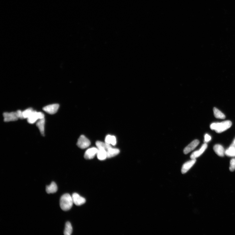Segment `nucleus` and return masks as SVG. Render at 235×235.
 I'll use <instances>...</instances> for the list:
<instances>
[{
  "label": "nucleus",
  "mask_w": 235,
  "mask_h": 235,
  "mask_svg": "<svg viewBox=\"0 0 235 235\" xmlns=\"http://www.w3.org/2000/svg\"><path fill=\"white\" fill-rule=\"evenodd\" d=\"M59 105L57 103L48 105L43 107V110L47 113L51 115L54 114L58 111Z\"/></svg>",
  "instance_id": "423d86ee"
},
{
  "label": "nucleus",
  "mask_w": 235,
  "mask_h": 235,
  "mask_svg": "<svg viewBox=\"0 0 235 235\" xmlns=\"http://www.w3.org/2000/svg\"><path fill=\"white\" fill-rule=\"evenodd\" d=\"M232 145H233V146H234V147H235V140H234L233 144Z\"/></svg>",
  "instance_id": "a878e982"
},
{
  "label": "nucleus",
  "mask_w": 235,
  "mask_h": 235,
  "mask_svg": "<svg viewBox=\"0 0 235 235\" xmlns=\"http://www.w3.org/2000/svg\"><path fill=\"white\" fill-rule=\"evenodd\" d=\"M204 138L205 141L206 142H208L210 141L211 139V138L210 136L207 134L205 135Z\"/></svg>",
  "instance_id": "393cba45"
},
{
  "label": "nucleus",
  "mask_w": 235,
  "mask_h": 235,
  "mask_svg": "<svg viewBox=\"0 0 235 235\" xmlns=\"http://www.w3.org/2000/svg\"><path fill=\"white\" fill-rule=\"evenodd\" d=\"M17 116L19 119H24L23 116V111H22L21 110H18L17 111Z\"/></svg>",
  "instance_id": "b1692460"
},
{
  "label": "nucleus",
  "mask_w": 235,
  "mask_h": 235,
  "mask_svg": "<svg viewBox=\"0 0 235 235\" xmlns=\"http://www.w3.org/2000/svg\"><path fill=\"white\" fill-rule=\"evenodd\" d=\"M45 118L38 120L37 122L36 126L38 128L41 135L45 136Z\"/></svg>",
  "instance_id": "f8f14e48"
},
{
  "label": "nucleus",
  "mask_w": 235,
  "mask_h": 235,
  "mask_svg": "<svg viewBox=\"0 0 235 235\" xmlns=\"http://www.w3.org/2000/svg\"><path fill=\"white\" fill-rule=\"evenodd\" d=\"M213 112L214 116L216 118L224 119L225 118V115L216 107H214Z\"/></svg>",
  "instance_id": "aec40b11"
},
{
  "label": "nucleus",
  "mask_w": 235,
  "mask_h": 235,
  "mask_svg": "<svg viewBox=\"0 0 235 235\" xmlns=\"http://www.w3.org/2000/svg\"><path fill=\"white\" fill-rule=\"evenodd\" d=\"M200 142L199 140H193L191 143L189 144L184 149V153L185 154H187L190 153V152L194 150L196 147L199 144Z\"/></svg>",
  "instance_id": "1a4fd4ad"
},
{
  "label": "nucleus",
  "mask_w": 235,
  "mask_h": 235,
  "mask_svg": "<svg viewBox=\"0 0 235 235\" xmlns=\"http://www.w3.org/2000/svg\"><path fill=\"white\" fill-rule=\"evenodd\" d=\"M73 204L77 206H80L84 204L86 202L85 198L83 197L77 193H73L72 196Z\"/></svg>",
  "instance_id": "0eeeda50"
},
{
  "label": "nucleus",
  "mask_w": 235,
  "mask_h": 235,
  "mask_svg": "<svg viewBox=\"0 0 235 235\" xmlns=\"http://www.w3.org/2000/svg\"><path fill=\"white\" fill-rule=\"evenodd\" d=\"M207 147V145L206 144H204L202 145L201 148L199 150L193 152L190 156V158L192 159H196L201 156L206 150Z\"/></svg>",
  "instance_id": "9b49d317"
},
{
  "label": "nucleus",
  "mask_w": 235,
  "mask_h": 235,
  "mask_svg": "<svg viewBox=\"0 0 235 235\" xmlns=\"http://www.w3.org/2000/svg\"><path fill=\"white\" fill-rule=\"evenodd\" d=\"M214 151L218 156L223 157L224 156L225 152L223 147L220 144H216L213 148Z\"/></svg>",
  "instance_id": "ddd939ff"
},
{
  "label": "nucleus",
  "mask_w": 235,
  "mask_h": 235,
  "mask_svg": "<svg viewBox=\"0 0 235 235\" xmlns=\"http://www.w3.org/2000/svg\"><path fill=\"white\" fill-rule=\"evenodd\" d=\"M97 158L99 160H103L107 158V151L103 149H98L97 154Z\"/></svg>",
  "instance_id": "a211bd4d"
},
{
  "label": "nucleus",
  "mask_w": 235,
  "mask_h": 235,
  "mask_svg": "<svg viewBox=\"0 0 235 235\" xmlns=\"http://www.w3.org/2000/svg\"><path fill=\"white\" fill-rule=\"evenodd\" d=\"M98 150V149L95 147H92L87 149L84 154L85 158L87 160H91L97 154Z\"/></svg>",
  "instance_id": "6e6552de"
},
{
  "label": "nucleus",
  "mask_w": 235,
  "mask_h": 235,
  "mask_svg": "<svg viewBox=\"0 0 235 235\" xmlns=\"http://www.w3.org/2000/svg\"><path fill=\"white\" fill-rule=\"evenodd\" d=\"M43 118H45V115L42 112L34 110L30 116L27 119L29 123L33 124L36 123L38 120Z\"/></svg>",
  "instance_id": "7ed1b4c3"
},
{
  "label": "nucleus",
  "mask_w": 235,
  "mask_h": 235,
  "mask_svg": "<svg viewBox=\"0 0 235 235\" xmlns=\"http://www.w3.org/2000/svg\"><path fill=\"white\" fill-rule=\"evenodd\" d=\"M73 204L72 196L67 193L63 195L60 200V206L61 208L64 211L69 210L73 206Z\"/></svg>",
  "instance_id": "f257e3e1"
},
{
  "label": "nucleus",
  "mask_w": 235,
  "mask_h": 235,
  "mask_svg": "<svg viewBox=\"0 0 235 235\" xmlns=\"http://www.w3.org/2000/svg\"><path fill=\"white\" fill-rule=\"evenodd\" d=\"M232 125V123L230 121H226L221 123H213L211 124L210 128L215 130L216 133H220L226 130Z\"/></svg>",
  "instance_id": "f03ea898"
},
{
  "label": "nucleus",
  "mask_w": 235,
  "mask_h": 235,
  "mask_svg": "<svg viewBox=\"0 0 235 235\" xmlns=\"http://www.w3.org/2000/svg\"><path fill=\"white\" fill-rule=\"evenodd\" d=\"M73 232V228L71 223L69 222H67L66 223L65 229H64V234L65 235H70L72 234Z\"/></svg>",
  "instance_id": "6ab92c4d"
},
{
  "label": "nucleus",
  "mask_w": 235,
  "mask_h": 235,
  "mask_svg": "<svg viewBox=\"0 0 235 235\" xmlns=\"http://www.w3.org/2000/svg\"><path fill=\"white\" fill-rule=\"evenodd\" d=\"M230 170L231 172H234L235 170V158L232 159L230 163Z\"/></svg>",
  "instance_id": "5701e85b"
},
{
  "label": "nucleus",
  "mask_w": 235,
  "mask_h": 235,
  "mask_svg": "<svg viewBox=\"0 0 235 235\" xmlns=\"http://www.w3.org/2000/svg\"><path fill=\"white\" fill-rule=\"evenodd\" d=\"M34 110L31 108H29L23 111V116L24 119H27L31 115Z\"/></svg>",
  "instance_id": "4be33fe9"
},
{
  "label": "nucleus",
  "mask_w": 235,
  "mask_h": 235,
  "mask_svg": "<svg viewBox=\"0 0 235 235\" xmlns=\"http://www.w3.org/2000/svg\"><path fill=\"white\" fill-rule=\"evenodd\" d=\"M5 122H10L17 121L19 119L17 111L11 112H6L3 114Z\"/></svg>",
  "instance_id": "39448f33"
},
{
  "label": "nucleus",
  "mask_w": 235,
  "mask_h": 235,
  "mask_svg": "<svg viewBox=\"0 0 235 235\" xmlns=\"http://www.w3.org/2000/svg\"><path fill=\"white\" fill-rule=\"evenodd\" d=\"M57 190L56 184L54 182H52L49 186H47L46 188V192L48 194L56 193Z\"/></svg>",
  "instance_id": "4468645a"
},
{
  "label": "nucleus",
  "mask_w": 235,
  "mask_h": 235,
  "mask_svg": "<svg viewBox=\"0 0 235 235\" xmlns=\"http://www.w3.org/2000/svg\"><path fill=\"white\" fill-rule=\"evenodd\" d=\"M105 142L112 146H115L116 144V138L114 136L107 135L105 137Z\"/></svg>",
  "instance_id": "f3484780"
},
{
  "label": "nucleus",
  "mask_w": 235,
  "mask_h": 235,
  "mask_svg": "<svg viewBox=\"0 0 235 235\" xmlns=\"http://www.w3.org/2000/svg\"><path fill=\"white\" fill-rule=\"evenodd\" d=\"M225 154L229 156H235V147L232 145L229 148L225 151Z\"/></svg>",
  "instance_id": "412c9836"
},
{
  "label": "nucleus",
  "mask_w": 235,
  "mask_h": 235,
  "mask_svg": "<svg viewBox=\"0 0 235 235\" xmlns=\"http://www.w3.org/2000/svg\"><path fill=\"white\" fill-rule=\"evenodd\" d=\"M107 158H110L116 156L120 152L119 149L111 147L107 151Z\"/></svg>",
  "instance_id": "dca6fc26"
},
{
  "label": "nucleus",
  "mask_w": 235,
  "mask_h": 235,
  "mask_svg": "<svg viewBox=\"0 0 235 235\" xmlns=\"http://www.w3.org/2000/svg\"><path fill=\"white\" fill-rule=\"evenodd\" d=\"M96 145L98 149L105 150L106 151L112 147L111 144L100 141L97 142Z\"/></svg>",
  "instance_id": "2eb2a0df"
},
{
  "label": "nucleus",
  "mask_w": 235,
  "mask_h": 235,
  "mask_svg": "<svg viewBox=\"0 0 235 235\" xmlns=\"http://www.w3.org/2000/svg\"><path fill=\"white\" fill-rule=\"evenodd\" d=\"M91 144L89 140L84 135H81L78 139L77 143L78 147L82 149L87 148Z\"/></svg>",
  "instance_id": "20e7f679"
},
{
  "label": "nucleus",
  "mask_w": 235,
  "mask_h": 235,
  "mask_svg": "<svg viewBox=\"0 0 235 235\" xmlns=\"http://www.w3.org/2000/svg\"><path fill=\"white\" fill-rule=\"evenodd\" d=\"M192 160L185 163L183 165L181 170V172L183 174H185L195 164L196 161V159Z\"/></svg>",
  "instance_id": "9d476101"
}]
</instances>
